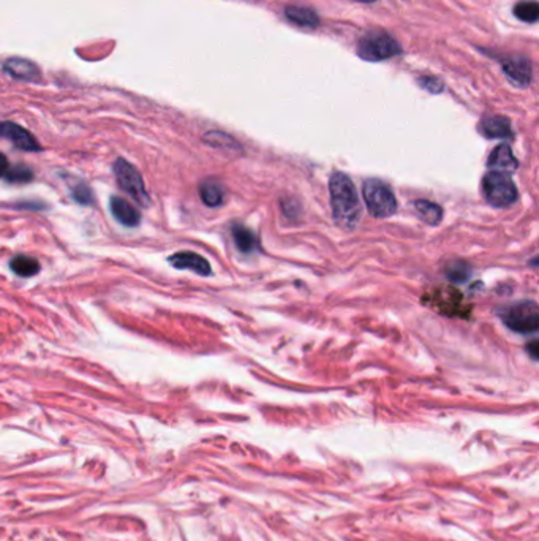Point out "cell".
I'll list each match as a JSON object with an SVG mask.
<instances>
[{
    "label": "cell",
    "mask_w": 539,
    "mask_h": 541,
    "mask_svg": "<svg viewBox=\"0 0 539 541\" xmlns=\"http://www.w3.org/2000/svg\"><path fill=\"white\" fill-rule=\"evenodd\" d=\"M329 192L334 220L345 230H353L362 214L354 182L345 173H334L329 181Z\"/></svg>",
    "instance_id": "cell-1"
},
{
    "label": "cell",
    "mask_w": 539,
    "mask_h": 541,
    "mask_svg": "<svg viewBox=\"0 0 539 541\" xmlns=\"http://www.w3.org/2000/svg\"><path fill=\"white\" fill-rule=\"evenodd\" d=\"M362 197L370 214L377 219H386L397 211L394 192L383 181L367 179L362 185Z\"/></svg>",
    "instance_id": "cell-2"
},
{
    "label": "cell",
    "mask_w": 539,
    "mask_h": 541,
    "mask_svg": "<svg viewBox=\"0 0 539 541\" xmlns=\"http://www.w3.org/2000/svg\"><path fill=\"white\" fill-rule=\"evenodd\" d=\"M402 48L389 33L373 31L366 33L357 43V56L367 62H380L400 54Z\"/></svg>",
    "instance_id": "cell-3"
},
{
    "label": "cell",
    "mask_w": 539,
    "mask_h": 541,
    "mask_svg": "<svg viewBox=\"0 0 539 541\" xmlns=\"http://www.w3.org/2000/svg\"><path fill=\"white\" fill-rule=\"evenodd\" d=\"M483 192L487 203L495 208H508L517 199V189L509 174L490 172L484 176Z\"/></svg>",
    "instance_id": "cell-4"
},
{
    "label": "cell",
    "mask_w": 539,
    "mask_h": 541,
    "mask_svg": "<svg viewBox=\"0 0 539 541\" xmlns=\"http://www.w3.org/2000/svg\"><path fill=\"white\" fill-rule=\"evenodd\" d=\"M114 176L120 189L128 193L134 201L144 206V208L149 206L150 199L148 190H146L143 176L132 163H128L124 158H117L114 162Z\"/></svg>",
    "instance_id": "cell-5"
},
{
    "label": "cell",
    "mask_w": 539,
    "mask_h": 541,
    "mask_svg": "<svg viewBox=\"0 0 539 541\" xmlns=\"http://www.w3.org/2000/svg\"><path fill=\"white\" fill-rule=\"evenodd\" d=\"M501 319L508 328L520 334L536 333L539 326V309L535 301L513 304L501 312Z\"/></svg>",
    "instance_id": "cell-6"
},
{
    "label": "cell",
    "mask_w": 539,
    "mask_h": 541,
    "mask_svg": "<svg viewBox=\"0 0 539 541\" xmlns=\"http://www.w3.org/2000/svg\"><path fill=\"white\" fill-rule=\"evenodd\" d=\"M0 137L13 143L17 149L27 152H38L40 143L35 139L33 135L17 125L15 122H2L0 123Z\"/></svg>",
    "instance_id": "cell-7"
},
{
    "label": "cell",
    "mask_w": 539,
    "mask_h": 541,
    "mask_svg": "<svg viewBox=\"0 0 539 541\" xmlns=\"http://www.w3.org/2000/svg\"><path fill=\"white\" fill-rule=\"evenodd\" d=\"M503 72L509 82L517 87H526L531 82V63L525 57L508 59L503 62Z\"/></svg>",
    "instance_id": "cell-8"
},
{
    "label": "cell",
    "mask_w": 539,
    "mask_h": 541,
    "mask_svg": "<svg viewBox=\"0 0 539 541\" xmlns=\"http://www.w3.org/2000/svg\"><path fill=\"white\" fill-rule=\"evenodd\" d=\"M168 261L174 268L189 269L199 275H209L212 273V269H210V264L206 258L195 254V252H179V254H174L169 257Z\"/></svg>",
    "instance_id": "cell-9"
},
{
    "label": "cell",
    "mask_w": 539,
    "mask_h": 541,
    "mask_svg": "<svg viewBox=\"0 0 539 541\" xmlns=\"http://www.w3.org/2000/svg\"><path fill=\"white\" fill-rule=\"evenodd\" d=\"M3 70L11 78L21 81H38L40 68L32 61L22 57H11L3 63Z\"/></svg>",
    "instance_id": "cell-10"
},
{
    "label": "cell",
    "mask_w": 539,
    "mask_h": 541,
    "mask_svg": "<svg viewBox=\"0 0 539 541\" xmlns=\"http://www.w3.org/2000/svg\"><path fill=\"white\" fill-rule=\"evenodd\" d=\"M109 208L113 213L114 219L122 223L125 227H138L141 215H139L138 209L127 201V199L120 197H113L109 199Z\"/></svg>",
    "instance_id": "cell-11"
},
{
    "label": "cell",
    "mask_w": 539,
    "mask_h": 541,
    "mask_svg": "<svg viewBox=\"0 0 539 541\" xmlns=\"http://www.w3.org/2000/svg\"><path fill=\"white\" fill-rule=\"evenodd\" d=\"M430 298L433 299V305L437 310L444 312L448 315H457V312L464 315V312H462V295L453 288H440L435 291V296Z\"/></svg>",
    "instance_id": "cell-12"
},
{
    "label": "cell",
    "mask_w": 539,
    "mask_h": 541,
    "mask_svg": "<svg viewBox=\"0 0 539 541\" xmlns=\"http://www.w3.org/2000/svg\"><path fill=\"white\" fill-rule=\"evenodd\" d=\"M517 160H515V157L513 154L511 148H509V144H498L497 148L490 152L489 155V160H487V167L490 169H494V172H501V173H511L514 172L515 168H517Z\"/></svg>",
    "instance_id": "cell-13"
},
{
    "label": "cell",
    "mask_w": 539,
    "mask_h": 541,
    "mask_svg": "<svg viewBox=\"0 0 539 541\" xmlns=\"http://www.w3.org/2000/svg\"><path fill=\"white\" fill-rule=\"evenodd\" d=\"M481 133L487 138H509L513 137L511 122L503 116L485 117L481 122Z\"/></svg>",
    "instance_id": "cell-14"
},
{
    "label": "cell",
    "mask_w": 539,
    "mask_h": 541,
    "mask_svg": "<svg viewBox=\"0 0 539 541\" xmlns=\"http://www.w3.org/2000/svg\"><path fill=\"white\" fill-rule=\"evenodd\" d=\"M199 195H201L204 204L209 206V208H217V206L224 203L225 189L220 182L208 179L201 182V185H199Z\"/></svg>",
    "instance_id": "cell-15"
},
{
    "label": "cell",
    "mask_w": 539,
    "mask_h": 541,
    "mask_svg": "<svg viewBox=\"0 0 539 541\" xmlns=\"http://www.w3.org/2000/svg\"><path fill=\"white\" fill-rule=\"evenodd\" d=\"M285 15L291 22L301 27H316L320 24V16L306 7H292L291 5V7H286Z\"/></svg>",
    "instance_id": "cell-16"
},
{
    "label": "cell",
    "mask_w": 539,
    "mask_h": 541,
    "mask_svg": "<svg viewBox=\"0 0 539 541\" xmlns=\"http://www.w3.org/2000/svg\"><path fill=\"white\" fill-rule=\"evenodd\" d=\"M414 211L416 214L425 223H429V225H438L443 217V209L440 206L432 201H427V199H418V201H414Z\"/></svg>",
    "instance_id": "cell-17"
},
{
    "label": "cell",
    "mask_w": 539,
    "mask_h": 541,
    "mask_svg": "<svg viewBox=\"0 0 539 541\" xmlns=\"http://www.w3.org/2000/svg\"><path fill=\"white\" fill-rule=\"evenodd\" d=\"M10 268L19 277H32V275L38 274L40 263L32 257L16 255L15 258H11Z\"/></svg>",
    "instance_id": "cell-18"
},
{
    "label": "cell",
    "mask_w": 539,
    "mask_h": 541,
    "mask_svg": "<svg viewBox=\"0 0 539 541\" xmlns=\"http://www.w3.org/2000/svg\"><path fill=\"white\" fill-rule=\"evenodd\" d=\"M233 238L237 249L244 252V254H250L258 247V239L255 234L242 225L233 227Z\"/></svg>",
    "instance_id": "cell-19"
},
{
    "label": "cell",
    "mask_w": 539,
    "mask_h": 541,
    "mask_svg": "<svg viewBox=\"0 0 539 541\" xmlns=\"http://www.w3.org/2000/svg\"><path fill=\"white\" fill-rule=\"evenodd\" d=\"M514 15L524 22H536L539 17V5L536 2H520L514 7Z\"/></svg>",
    "instance_id": "cell-20"
},
{
    "label": "cell",
    "mask_w": 539,
    "mask_h": 541,
    "mask_svg": "<svg viewBox=\"0 0 539 541\" xmlns=\"http://www.w3.org/2000/svg\"><path fill=\"white\" fill-rule=\"evenodd\" d=\"M5 178L8 182H29L33 178V174L24 165H17L13 169H8Z\"/></svg>",
    "instance_id": "cell-21"
},
{
    "label": "cell",
    "mask_w": 539,
    "mask_h": 541,
    "mask_svg": "<svg viewBox=\"0 0 539 541\" xmlns=\"http://www.w3.org/2000/svg\"><path fill=\"white\" fill-rule=\"evenodd\" d=\"M72 197L75 198V201H78L79 204H84V206L91 204L93 201L92 190L86 184H83V182H79V184H76L73 187Z\"/></svg>",
    "instance_id": "cell-22"
},
{
    "label": "cell",
    "mask_w": 539,
    "mask_h": 541,
    "mask_svg": "<svg viewBox=\"0 0 539 541\" xmlns=\"http://www.w3.org/2000/svg\"><path fill=\"white\" fill-rule=\"evenodd\" d=\"M446 274L451 280L464 282L470 275V269L465 263H451Z\"/></svg>",
    "instance_id": "cell-23"
},
{
    "label": "cell",
    "mask_w": 539,
    "mask_h": 541,
    "mask_svg": "<svg viewBox=\"0 0 539 541\" xmlns=\"http://www.w3.org/2000/svg\"><path fill=\"white\" fill-rule=\"evenodd\" d=\"M421 86H423L424 89L435 93L443 91V82L437 78H430V76H425V78L421 79Z\"/></svg>",
    "instance_id": "cell-24"
},
{
    "label": "cell",
    "mask_w": 539,
    "mask_h": 541,
    "mask_svg": "<svg viewBox=\"0 0 539 541\" xmlns=\"http://www.w3.org/2000/svg\"><path fill=\"white\" fill-rule=\"evenodd\" d=\"M7 172H8V160L7 157L0 152V178H3V176L7 174Z\"/></svg>",
    "instance_id": "cell-25"
},
{
    "label": "cell",
    "mask_w": 539,
    "mask_h": 541,
    "mask_svg": "<svg viewBox=\"0 0 539 541\" xmlns=\"http://www.w3.org/2000/svg\"><path fill=\"white\" fill-rule=\"evenodd\" d=\"M529 346H530V351H531V358H533V360H538V353H536V350H538V342H536V340H533V342H531Z\"/></svg>",
    "instance_id": "cell-26"
},
{
    "label": "cell",
    "mask_w": 539,
    "mask_h": 541,
    "mask_svg": "<svg viewBox=\"0 0 539 541\" xmlns=\"http://www.w3.org/2000/svg\"><path fill=\"white\" fill-rule=\"evenodd\" d=\"M357 2H366V3H368V2H375V0H357Z\"/></svg>",
    "instance_id": "cell-27"
}]
</instances>
